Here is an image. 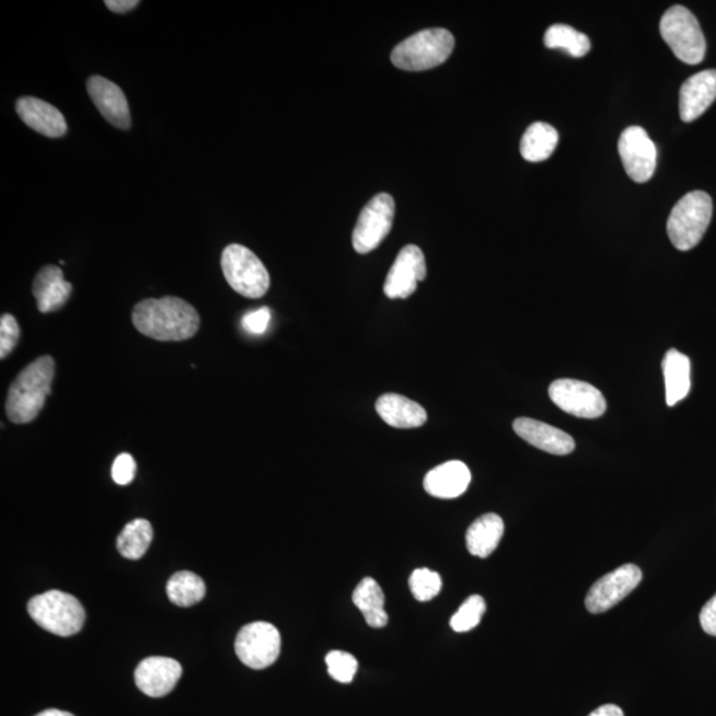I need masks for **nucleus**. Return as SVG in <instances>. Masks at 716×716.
<instances>
[{
	"label": "nucleus",
	"instance_id": "nucleus-1",
	"mask_svg": "<svg viewBox=\"0 0 716 716\" xmlns=\"http://www.w3.org/2000/svg\"><path fill=\"white\" fill-rule=\"evenodd\" d=\"M131 322L143 336L157 342L188 340L199 330L196 308L175 297L140 301L131 312Z\"/></svg>",
	"mask_w": 716,
	"mask_h": 716
},
{
	"label": "nucleus",
	"instance_id": "nucleus-2",
	"mask_svg": "<svg viewBox=\"0 0 716 716\" xmlns=\"http://www.w3.org/2000/svg\"><path fill=\"white\" fill-rule=\"evenodd\" d=\"M55 368L54 358L47 355L36 358L16 376L5 400V414L12 424H30L39 416L51 394Z\"/></svg>",
	"mask_w": 716,
	"mask_h": 716
},
{
	"label": "nucleus",
	"instance_id": "nucleus-3",
	"mask_svg": "<svg viewBox=\"0 0 716 716\" xmlns=\"http://www.w3.org/2000/svg\"><path fill=\"white\" fill-rule=\"evenodd\" d=\"M454 47L455 39L449 30H424L407 37L393 49L392 62L402 71H427L443 65L454 51Z\"/></svg>",
	"mask_w": 716,
	"mask_h": 716
},
{
	"label": "nucleus",
	"instance_id": "nucleus-4",
	"mask_svg": "<svg viewBox=\"0 0 716 716\" xmlns=\"http://www.w3.org/2000/svg\"><path fill=\"white\" fill-rule=\"evenodd\" d=\"M28 613L37 625L55 636H74L83 630L85 611L77 597L48 590L28 602Z\"/></svg>",
	"mask_w": 716,
	"mask_h": 716
},
{
	"label": "nucleus",
	"instance_id": "nucleus-5",
	"mask_svg": "<svg viewBox=\"0 0 716 716\" xmlns=\"http://www.w3.org/2000/svg\"><path fill=\"white\" fill-rule=\"evenodd\" d=\"M713 217V199L705 192H691L671 210L668 234L680 251L694 249L702 241Z\"/></svg>",
	"mask_w": 716,
	"mask_h": 716
},
{
	"label": "nucleus",
	"instance_id": "nucleus-6",
	"mask_svg": "<svg viewBox=\"0 0 716 716\" xmlns=\"http://www.w3.org/2000/svg\"><path fill=\"white\" fill-rule=\"evenodd\" d=\"M659 31L671 51L686 65L695 66L705 59L706 39L693 12L673 5L665 12Z\"/></svg>",
	"mask_w": 716,
	"mask_h": 716
},
{
	"label": "nucleus",
	"instance_id": "nucleus-7",
	"mask_svg": "<svg viewBox=\"0 0 716 716\" xmlns=\"http://www.w3.org/2000/svg\"><path fill=\"white\" fill-rule=\"evenodd\" d=\"M221 266L232 290L242 297L263 298L272 285L266 266L242 244H230L223 250Z\"/></svg>",
	"mask_w": 716,
	"mask_h": 716
},
{
	"label": "nucleus",
	"instance_id": "nucleus-8",
	"mask_svg": "<svg viewBox=\"0 0 716 716\" xmlns=\"http://www.w3.org/2000/svg\"><path fill=\"white\" fill-rule=\"evenodd\" d=\"M395 203L386 193L379 194L363 207L351 243L358 254L372 253L392 230Z\"/></svg>",
	"mask_w": 716,
	"mask_h": 716
},
{
	"label": "nucleus",
	"instance_id": "nucleus-9",
	"mask_svg": "<svg viewBox=\"0 0 716 716\" xmlns=\"http://www.w3.org/2000/svg\"><path fill=\"white\" fill-rule=\"evenodd\" d=\"M281 637L278 630L269 623H253L242 627L235 639V653L251 669L262 670L279 658Z\"/></svg>",
	"mask_w": 716,
	"mask_h": 716
},
{
	"label": "nucleus",
	"instance_id": "nucleus-10",
	"mask_svg": "<svg viewBox=\"0 0 716 716\" xmlns=\"http://www.w3.org/2000/svg\"><path fill=\"white\" fill-rule=\"evenodd\" d=\"M554 404L570 416L594 419L607 412V401L599 389L588 382L563 379L550 386Z\"/></svg>",
	"mask_w": 716,
	"mask_h": 716
},
{
	"label": "nucleus",
	"instance_id": "nucleus-11",
	"mask_svg": "<svg viewBox=\"0 0 716 716\" xmlns=\"http://www.w3.org/2000/svg\"><path fill=\"white\" fill-rule=\"evenodd\" d=\"M640 580H643V571L636 564H625L601 577L587 594L588 612L593 614L608 612L630 596L639 586Z\"/></svg>",
	"mask_w": 716,
	"mask_h": 716
},
{
	"label": "nucleus",
	"instance_id": "nucleus-12",
	"mask_svg": "<svg viewBox=\"0 0 716 716\" xmlns=\"http://www.w3.org/2000/svg\"><path fill=\"white\" fill-rule=\"evenodd\" d=\"M619 152L627 175L637 184H645L655 175L657 148L644 128L625 129L620 137Z\"/></svg>",
	"mask_w": 716,
	"mask_h": 716
},
{
	"label": "nucleus",
	"instance_id": "nucleus-13",
	"mask_svg": "<svg viewBox=\"0 0 716 716\" xmlns=\"http://www.w3.org/2000/svg\"><path fill=\"white\" fill-rule=\"evenodd\" d=\"M427 274L426 261L423 250L414 244L400 251L397 259L389 269L384 292L389 299H407L417 290L419 281L425 280Z\"/></svg>",
	"mask_w": 716,
	"mask_h": 716
},
{
	"label": "nucleus",
	"instance_id": "nucleus-14",
	"mask_svg": "<svg viewBox=\"0 0 716 716\" xmlns=\"http://www.w3.org/2000/svg\"><path fill=\"white\" fill-rule=\"evenodd\" d=\"M182 666L168 657H149L137 666L135 680L137 688L152 698L165 696L180 681Z\"/></svg>",
	"mask_w": 716,
	"mask_h": 716
},
{
	"label": "nucleus",
	"instance_id": "nucleus-15",
	"mask_svg": "<svg viewBox=\"0 0 716 716\" xmlns=\"http://www.w3.org/2000/svg\"><path fill=\"white\" fill-rule=\"evenodd\" d=\"M86 91L106 122L118 129L130 128L129 104L122 88L103 77H92L86 81Z\"/></svg>",
	"mask_w": 716,
	"mask_h": 716
},
{
	"label": "nucleus",
	"instance_id": "nucleus-16",
	"mask_svg": "<svg viewBox=\"0 0 716 716\" xmlns=\"http://www.w3.org/2000/svg\"><path fill=\"white\" fill-rule=\"evenodd\" d=\"M716 100V69H706L684 81L680 92V115L682 122L693 123L700 118Z\"/></svg>",
	"mask_w": 716,
	"mask_h": 716
},
{
	"label": "nucleus",
	"instance_id": "nucleus-17",
	"mask_svg": "<svg viewBox=\"0 0 716 716\" xmlns=\"http://www.w3.org/2000/svg\"><path fill=\"white\" fill-rule=\"evenodd\" d=\"M513 430L526 442L554 455H568L575 450V439L555 426L532 418L515 419Z\"/></svg>",
	"mask_w": 716,
	"mask_h": 716
},
{
	"label": "nucleus",
	"instance_id": "nucleus-18",
	"mask_svg": "<svg viewBox=\"0 0 716 716\" xmlns=\"http://www.w3.org/2000/svg\"><path fill=\"white\" fill-rule=\"evenodd\" d=\"M15 108L22 122L37 134L49 138H58L67 134L66 117L54 105L43 102L41 99L21 97L18 100Z\"/></svg>",
	"mask_w": 716,
	"mask_h": 716
},
{
	"label": "nucleus",
	"instance_id": "nucleus-19",
	"mask_svg": "<svg viewBox=\"0 0 716 716\" xmlns=\"http://www.w3.org/2000/svg\"><path fill=\"white\" fill-rule=\"evenodd\" d=\"M471 473L461 461L439 464L427 473L424 481L426 493L439 499H454L466 493Z\"/></svg>",
	"mask_w": 716,
	"mask_h": 716
},
{
	"label": "nucleus",
	"instance_id": "nucleus-20",
	"mask_svg": "<svg viewBox=\"0 0 716 716\" xmlns=\"http://www.w3.org/2000/svg\"><path fill=\"white\" fill-rule=\"evenodd\" d=\"M33 293L42 313L59 311L71 298L72 285L58 266H46L35 276Z\"/></svg>",
	"mask_w": 716,
	"mask_h": 716
},
{
	"label": "nucleus",
	"instance_id": "nucleus-21",
	"mask_svg": "<svg viewBox=\"0 0 716 716\" xmlns=\"http://www.w3.org/2000/svg\"><path fill=\"white\" fill-rule=\"evenodd\" d=\"M376 412L385 424L397 429H416L427 420L424 407L401 394L381 395L376 402Z\"/></svg>",
	"mask_w": 716,
	"mask_h": 716
},
{
	"label": "nucleus",
	"instance_id": "nucleus-22",
	"mask_svg": "<svg viewBox=\"0 0 716 716\" xmlns=\"http://www.w3.org/2000/svg\"><path fill=\"white\" fill-rule=\"evenodd\" d=\"M662 370L666 386V404L674 406L686 399L691 388V363L686 355L670 349L665 355Z\"/></svg>",
	"mask_w": 716,
	"mask_h": 716
},
{
	"label": "nucleus",
	"instance_id": "nucleus-23",
	"mask_svg": "<svg viewBox=\"0 0 716 716\" xmlns=\"http://www.w3.org/2000/svg\"><path fill=\"white\" fill-rule=\"evenodd\" d=\"M505 533L504 520L496 513L483 515L476 519L466 533V545L471 555L486 558L498 548Z\"/></svg>",
	"mask_w": 716,
	"mask_h": 716
},
{
	"label": "nucleus",
	"instance_id": "nucleus-24",
	"mask_svg": "<svg viewBox=\"0 0 716 716\" xmlns=\"http://www.w3.org/2000/svg\"><path fill=\"white\" fill-rule=\"evenodd\" d=\"M354 602L369 626L376 630L386 626L389 615L385 611V596L379 582L372 577H366L358 584L354 592Z\"/></svg>",
	"mask_w": 716,
	"mask_h": 716
},
{
	"label": "nucleus",
	"instance_id": "nucleus-25",
	"mask_svg": "<svg viewBox=\"0 0 716 716\" xmlns=\"http://www.w3.org/2000/svg\"><path fill=\"white\" fill-rule=\"evenodd\" d=\"M558 143L557 130L546 123L532 124L520 142V153L526 161L548 160Z\"/></svg>",
	"mask_w": 716,
	"mask_h": 716
},
{
	"label": "nucleus",
	"instance_id": "nucleus-26",
	"mask_svg": "<svg viewBox=\"0 0 716 716\" xmlns=\"http://www.w3.org/2000/svg\"><path fill=\"white\" fill-rule=\"evenodd\" d=\"M153 527L146 519H136L124 527L117 538L119 555L129 561H138L147 554L153 540Z\"/></svg>",
	"mask_w": 716,
	"mask_h": 716
},
{
	"label": "nucleus",
	"instance_id": "nucleus-27",
	"mask_svg": "<svg viewBox=\"0 0 716 716\" xmlns=\"http://www.w3.org/2000/svg\"><path fill=\"white\" fill-rule=\"evenodd\" d=\"M166 592L173 604L187 608L204 600L206 586L203 579L190 570H181L168 581Z\"/></svg>",
	"mask_w": 716,
	"mask_h": 716
},
{
	"label": "nucleus",
	"instance_id": "nucleus-28",
	"mask_svg": "<svg viewBox=\"0 0 716 716\" xmlns=\"http://www.w3.org/2000/svg\"><path fill=\"white\" fill-rule=\"evenodd\" d=\"M544 44L551 49H562L574 58H584L592 47L586 34L565 24H555L546 30Z\"/></svg>",
	"mask_w": 716,
	"mask_h": 716
},
{
	"label": "nucleus",
	"instance_id": "nucleus-29",
	"mask_svg": "<svg viewBox=\"0 0 716 716\" xmlns=\"http://www.w3.org/2000/svg\"><path fill=\"white\" fill-rule=\"evenodd\" d=\"M486 613V601L483 597L474 594L470 596L463 602L458 612L452 615L450 625L452 631L457 633H464L473 631L474 627L480 625L483 614Z\"/></svg>",
	"mask_w": 716,
	"mask_h": 716
},
{
	"label": "nucleus",
	"instance_id": "nucleus-30",
	"mask_svg": "<svg viewBox=\"0 0 716 716\" xmlns=\"http://www.w3.org/2000/svg\"><path fill=\"white\" fill-rule=\"evenodd\" d=\"M409 586L414 599L426 602L435 599L441 592L442 579L435 570L419 568L413 571Z\"/></svg>",
	"mask_w": 716,
	"mask_h": 716
},
{
	"label": "nucleus",
	"instance_id": "nucleus-31",
	"mask_svg": "<svg viewBox=\"0 0 716 716\" xmlns=\"http://www.w3.org/2000/svg\"><path fill=\"white\" fill-rule=\"evenodd\" d=\"M328 673L333 680L340 683H350L357 673V659L347 651L333 650L325 658Z\"/></svg>",
	"mask_w": 716,
	"mask_h": 716
},
{
	"label": "nucleus",
	"instance_id": "nucleus-32",
	"mask_svg": "<svg viewBox=\"0 0 716 716\" xmlns=\"http://www.w3.org/2000/svg\"><path fill=\"white\" fill-rule=\"evenodd\" d=\"M19 337H21V330H19L16 319L11 313H3L0 317V358L2 360L15 349Z\"/></svg>",
	"mask_w": 716,
	"mask_h": 716
},
{
	"label": "nucleus",
	"instance_id": "nucleus-33",
	"mask_svg": "<svg viewBox=\"0 0 716 716\" xmlns=\"http://www.w3.org/2000/svg\"><path fill=\"white\" fill-rule=\"evenodd\" d=\"M136 469L135 458L128 454V452H123V454H119L116 458L115 463H113V481H115L119 486L129 485V483L135 480Z\"/></svg>",
	"mask_w": 716,
	"mask_h": 716
},
{
	"label": "nucleus",
	"instance_id": "nucleus-34",
	"mask_svg": "<svg viewBox=\"0 0 716 716\" xmlns=\"http://www.w3.org/2000/svg\"><path fill=\"white\" fill-rule=\"evenodd\" d=\"M269 322H272V311L268 307L259 308V310L249 312L247 315L242 317L243 330L251 333V335H263L268 330Z\"/></svg>",
	"mask_w": 716,
	"mask_h": 716
},
{
	"label": "nucleus",
	"instance_id": "nucleus-35",
	"mask_svg": "<svg viewBox=\"0 0 716 716\" xmlns=\"http://www.w3.org/2000/svg\"><path fill=\"white\" fill-rule=\"evenodd\" d=\"M700 621L702 630L709 634V636L716 637V594L703 607Z\"/></svg>",
	"mask_w": 716,
	"mask_h": 716
},
{
	"label": "nucleus",
	"instance_id": "nucleus-36",
	"mask_svg": "<svg viewBox=\"0 0 716 716\" xmlns=\"http://www.w3.org/2000/svg\"><path fill=\"white\" fill-rule=\"evenodd\" d=\"M104 4L116 14H125L137 8L140 2L138 0H105Z\"/></svg>",
	"mask_w": 716,
	"mask_h": 716
},
{
	"label": "nucleus",
	"instance_id": "nucleus-37",
	"mask_svg": "<svg viewBox=\"0 0 716 716\" xmlns=\"http://www.w3.org/2000/svg\"><path fill=\"white\" fill-rule=\"evenodd\" d=\"M589 716H624L623 709L615 705H604L596 708Z\"/></svg>",
	"mask_w": 716,
	"mask_h": 716
},
{
	"label": "nucleus",
	"instance_id": "nucleus-38",
	"mask_svg": "<svg viewBox=\"0 0 716 716\" xmlns=\"http://www.w3.org/2000/svg\"><path fill=\"white\" fill-rule=\"evenodd\" d=\"M36 716H74V715L66 712H60V709L51 708V709H46V712L37 714Z\"/></svg>",
	"mask_w": 716,
	"mask_h": 716
}]
</instances>
